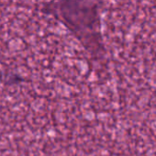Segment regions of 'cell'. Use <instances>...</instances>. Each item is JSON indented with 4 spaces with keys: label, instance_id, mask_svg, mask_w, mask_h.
<instances>
[{
    "label": "cell",
    "instance_id": "cell-1",
    "mask_svg": "<svg viewBox=\"0 0 156 156\" xmlns=\"http://www.w3.org/2000/svg\"><path fill=\"white\" fill-rule=\"evenodd\" d=\"M55 11L91 53L102 50L100 17L95 0H58Z\"/></svg>",
    "mask_w": 156,
    "mask_h": 156
},
{
    "label": "cell",
    "instance_id": "cell-2",
    "mask_svg": "<svg viewBox=\"0 0 156 156\" xmlns=\"http://www.w3.org/2000/svg\"><path fill=\"white\" fill-rule=\"evenodd\" d=\"M23 81V78L18 74V73H10L5 81V83L7 85H16V84H20Z\"/></svg>",
    "mask_w": 156,
    "mask_h": 156
}]
</instances>
